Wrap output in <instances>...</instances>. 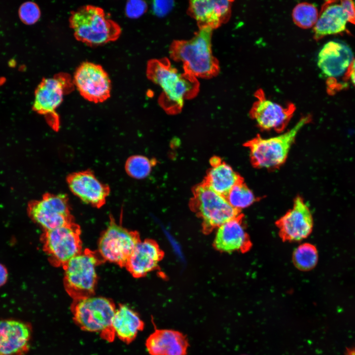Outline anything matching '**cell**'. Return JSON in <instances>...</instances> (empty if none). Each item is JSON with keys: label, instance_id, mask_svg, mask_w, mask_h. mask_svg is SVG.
<instances>
[{"label": "cell", "instance_id": "obj_1", "mask_svg": "<svg viewBox=\"0 0 355 355\" xmlns=\"http://www.w3.org/2000/svg\"><path fill=\"white\" fill-rule=\"evenodd\" d=\"M146 75L162 88L159 102L169 112L180 110L184 100L194 97L199 91L200 84L197 78L184 72L179 73L166 58L149 60Z\"/></svg>", "mask_w": 355, "mask_h": 355}, {"label": "cell", "instance_id": "obj_2", "mask_svg": "<svg viewBox=\"0 0 355 355\" xmlns=\"http://www.w3.org/2000/svg\"><path fill=\"white\" fill-rule=\"evenodd\" d=\"M213 30L202 29L189 40H175L170 46V57L181 62L185 73L195 77L210 78L219 72V63L212 50Z\"/></svg>", "mask_w": 355, "mask_h": 355}, {"label": "cell", "instance_id": "obj_3", "mask_svg": "<svg viewBox=\"0 0 355 355\" xmlns=\"http://www.w3.org/2000/svg\"><path fill=\"white\" fill-rule=\"evenodd\" d=\"M69 23L75 38L89 46L114 41L121 33L120 26L103 9L92 5L71 12Z\"/></svg>", "mask_w": 355, "mask_h": 355}, {"label": "cell", "instance_id": "obj_4", "mask_svg": "<svg viewBox=\"0 0 355 355\" xmlns=\"http://www.w3.org/2000/svg\"><path fill=\"white\" fill-rule=\"evenodd\" d=\"M310 121L309 116H304L292 128L278 135L269 138L258 135L246 142L244 146L248 150L252 166L274 169L283 165L299 133Z\"/></svg>", "mask_w": 355, "mask_h": 355}, {"label": "cell", "instance_id": "obj_5", "mask_svg": "<svg viewBox=\"0 0 355 355\" xmlns=\"http://www.w3.org/2000/svg\"><path fill=\"white\" fill-rule=\"evenodd\" d=\"M116 310L113 301L103 296L73 300L71 311L74 322L82 330L99 334L108 342L115 336L112 321Z\"/></svg>", "mask_w": 355, "mask_h": 355}, {"label": "cell", "instance_id": "obj_6", "mask_svg": "<svg viewBox=\"0 0 355 355\" xmlns=\"http://www.w3.org/2000/svg\"><path fill=\"white\" fill-rule=\"evenodd\" d=\"M105 262L97 250L86 248L63 267L64 287L73 300L94 295L98 281L96 267Z\"/></svg>", "mask_w": 355, "mask_h": 355}, {"label": "cell", "instance_id": "obj_7", "mask_svg": "<svg viewBox=\"0 0 355 355\" xmlns=\"http://www.w3.org/2000/svg\"><path fill=\"white\" fill-rule=\"evenodd\" d=\"M73 80L67 73H61L53 77L43 78L36 89L33 109L43 115L51 129L57 132L61 125L57 112L65 94L73 87Z\"/></svg>", "mask_w": 355, "mask_h": 355}, {"label": "cell", "instance_id": "obj_8", "mask_svg": "<svg viewBox=\"0 0 355 355\" xmlns=\"http://www.w3.org/2000/svg\"><path fill=\"white\" fill-rule=\"evenodd\" d=\"M80 234V227L75 222L44 231L40 240L51 265L63 267L83 251Z\"/></svg>", "mask_w": 355, "mask_h": 355}, {"label": "cell", "instance_id": "obj_9", "mask_svg": "<svg viewBox=\"0 0 355 355\" xmlns=\"http://www.w3.org/2000/svg\"><path fill=\"white\" fill-rule=\"evenodd\" d=\"M192 202L193 209L201 217L206 231L217 228L241 214L230 205L225 196L215 192L204 183L194 189Z\"/></svg>", "mask_w": 355, "mask_h": 355}, {"label": "cell", "instance_id": "obj_10", "mask_svg": "<svg viewBox=\"0 0 355 355\" xmlns=\"http://www.w3.org/2000/svg\"><path fill=\"white\" fill-rule=\"evenodd\" d=\"M27 209L29 217L44 231L74 222L65 194L45 193L41 199L30 202Z\"/></svg>", "mask_w": 355, "mask_h": 355}, {"label": "cell", "instance_id": "obj_11", "mask_svg": "<svg viewBox=\"0 0 355 355\" xmlns=\"http://www.w3.org/2000/svg\"><path fill=\"white\" fill-rule=\"evenodd\" d=\"M109 218L99 238L97 251L105 261L124 267L140 239L137 233L118 224L112 216Z\"/></svg>", "mask_w": 355, "mask_h": 355}, {"label": "cell", "instance_id": "obj_12", "mask_svg": "<svg viewBox=\"0 0 355 355\" xmlns=\"http://www.w3.org/2000/svg\"><path fill=\"white\" fill-rule=\"evenodd\" d=\"M254 95L256 100L249 114L257 126L264 131L284 132L292 117L295 106L289 103L284 106L273 102L266 98L261 89L256 91Z\"/></svg>", "mask_w": 355, "mask_h": 355}, {"label": "cell", "instance_id": "obj_13", "mask_svg": "<svg viewBox=\"0 0 355 355\" xmlns=\"http://www.w3.org/2000/svg\"><path fill=\"white\" fill-rule=\"evenodd\" d=\"M73 82L81 96L89 102L103 103L110 96L111 81L100 65L83 62L76 69Z\"/></svg>", "mask_w": 355, "mask_h": 355}, {"label": "cell", "instance_id": "obj_14", "mask_svg": "<svg viewBox=\"0 0 355 355\" xmlns=\"http://www.w3.org/2000/svg\"><path fill=\"white\" fill-rule=\"evenodd\" d=\"M281 238L284 241L297 242L309 236L313 219L308 206L300 196L296 197L293 206L276 221Z\"/></svg>", "mask_w": 355, "mask_h": 355}, {"label": "cell", "instance_id": "obj_15", "mask_svg": "<svg viewBox=\"0 0 355 355\" xmlns=\"http://www.w3.org/2000/svg\"><path fill=\"white\" fill-rule=\"evenodd\" d=\"M66 180L71 191L84 203L97 208L106 204L110 187L98 179L91 170L71 173Z\"/></svg>", "mask_w": 355, "mask_h": 355}, {"label": "cell", "instance_id": "obj_16", "mask_svg": "<svg viewBox=\"0 0 355 355\" xmlns=\"http://www.w3.org/2000/svg\"><path fill=\"white\" fill-rule=\"evenodd\" d=\"M32 336L30 323L14 319L0 320V355H24Z\"/></svg>", "mask_w": 355, "mask_h": 355}, {"label": "cell", "instance_id": "obj_17", "mask_svg": "<svg viewBox=\"0 0 355 355\" xmlns=\"http://www.w3.org/2000/svg\"><path fill=\"white\" fill-rule=\"evenodd\" d=\"M232 2L226 0H190L187 12L196 21L199 29L213 30L229 20Z\"/></svg>", "mask_w": 355, "mask_h": 355}, {"label": "cell", "instance_id": "obj_18", "mask_svg": "<svg viewBox=\"0 0 355 355\" xmlns=\"http://www.w3.org/2000/svg\"><path fill=\"white\" fill-rule=\"evenodd\" d=\"M354 61V54L350 47L339 40L326 42L320 50L317 65L322 73L328 77L342 76Z\"/></svg>", "mask_w": 355, "mask_h": 355}, {"label": "cell", "instance_id": "obj_19", "mask_svg": "<svg viewBox=\"0 0 355 355\" xmlns=\"http://www.w3.org/2000/svg\"><path fill=\"white\" fill-rule=\"evenodd\" d=\"M213 245L223 252L248 251L251 247L249 237L243 222L242 214L217 228Z\"/></svg>", "mask_w": 355, "mask_h": 355}, {"label": "cell", "instance_id": "obj_20", "mask_svg": "<svg viewBox=\"0 0 355 355\" xmlns=\"http://www.w3.org/2000/svg\"><path fill=\"white\" fill-rule=\"evenodd\" d=\"M145 346L150 355H187L189 342L178 331L157 329L146 339Z\"/></svg>", "mask_w": 355, "mask_h": 355}, {"label": "cell", "instance_id": "obj_21", "mask_svg": "<svg viewBox=\"0 0 355 355\" xmlns=\"http://www.w3.org/2000/svg\"><path fill=\"white\" fill-rule=\"evenodd\" d=\"M162 257L163 252L155 242L140 240L125 267L134 277H141L156 269Z\"/></svg>", "mask_w": 355, "mask_h": 355}, {"label": "cell", "instance_id": "obj_22", "mask_svg": "<svg viewBox=\"0 0 355 355\" xmlns=\"http://www.w3.org/2000/svg\"><path fill=\"white\" fill-rule=\"evenodd\" d=\"M350 20L348 13L340 4H328L323 8L314 27L316 39L344 31Z\"/></svg>", "mask_w": 355, "mask_h": 355}, {"label": "cell", "instance_id": "obj_23", "mask_svg": "<svg viewBox=\"0 0 355 355\" xmlns=\"http://www.w3.org/2000/svg\"><path fill=\"white\" fill-rule=\"evenodd\" d=\"M212 167L204 182L215 192L226 196L236 184L244 181L233 169L217 157L211 160Z\"/></svg>", "mask_w": 355, "mask_h": 355}, {"label": "cell", "instance_id": "obj_24", "mask_svg": "<svg viewBox=\"0 0 355 355\" xmlns=\"http://www.w3.org/2000/svg\"><path fill=\"white\" fill-rule=\"evenodd\" d=\"M112 327L115 336L128 344L143 329L144 323L136 312L126 305L119 304L113 317Z\"/></svg>", "mask_w": 355, "mask_h": 355}, {"label": "cell", "instance_id": "obj_25", "mask_svg": "<svg viewBox=\"0 0 355 355\" xmlns=\"http://www.w3.org/2000/svg\"><path fill=\"white\" fill-rule=\"evenodd\" d=\"M292 261L300 270L308 271L314 268L318 261V253L316 247L310 243L301 244L294 250Z\"/></svg>", "mask_w": 355, "mask_h": 355}, {"label": "cell", "instance_id": "obj_26", "mask_svg": "<svg viewBox=\"0 0 355 355\" xmlns=\"http://www.w3.org/2000/svg\"><path fill=\"white\" fill-rule=\"evenodd\" d=\"M225 197L230 205L240 212L256 201L254 193L244 181L233 187Z\"/></svg>", "mask_w": 355, "mask_h": 355}, {"label": "cell", "instance_id": "obj_27", "mask_svg": "<svg viewBox=\"0 0 355 355\" xmlns=\"http://www.w3.org/2000/svg\"><path fill=\"white\" fill-rule=\"evenodd\" d=\"M319 16L317 7L314 4L308 2L297 4L292 12L294 23L303 29L314 27Z\"/></svg>", "mask_w": 355, "mask_h": 355}, {"label": "cell", "instance_id": "obj_28", "mask_svg": "<svg viewBox=\"0 0 355 355\" xmlns=\"http://www.w3.org/2000/svg\"><path fill=\"white\" fill-rule=\"evenodd\" d=\"M153 162L148 158L140 155H133L128 158L125 163V170L131 177L142 179L150 173Z\"/></svg>", "mask_w": 355, "mask_h": 355}, {"label": "cell", "instance_id": "obj_29", "mask_svg": "<svg viewBox=\"0 0 355 355\" xmlns=\"http://www.w3.org/2000/svg\"><path fill=\"white\" fill-rule=\"evenodd\" d=\"M19 14L20 19L25 24L31 25L38 21L40 16V11L36 3L27 1L20 6Z\"/></svg>", "mask_w": 355, "mask_h": 355}, {"label": "cell", "instance_id": "obj_30", "mask_svg": "<svg viewBox=\"0 0 355 355\" xmlns=\"http://www.w3.org/2000/svg\"><path fill=\"white\" fill-rule=\"evenodd\" d=\"M147 5L143 0H130L126 5V15L131 18H137L142 15L146 11Z\"/></svg>", "mask_w": 355, "mask_h": 355}, {"label": "cell", "instance_id": "obj_31", "mask_svg": "<svg viewBox=\"0 0 355 355\" xmlns=\"http://www.w3.org/2000/svg\"><path fill=\"white\" fill-rule=\"evenodd\" d=\"M174 4L173 0H154L152 7L154 13L158 16H163L168 14Z\"/></svg>", "mask_w": 355, "mask_h": 355}, {"label": "cell", "instance_id": "obj_32", "mask_svg": "<svg viewBox=\"0 0 355 355\" xmlns=\"http://www.w3.org/2000/svg\"><path fill=\"white\" fill-rule=\"evenodd\" d=\"M7 271L4 266L0 263V286L3 285L7 279Z\"/></svg>", "mask_w": 355, "mask_h": 355}, {"label": "cell", "instance_id": "obj_33", "mask_svg": "<svg viewBox=\"0 0 355 355\" xmlns=\"http://www.w3.org/2000/svg\"><path fill=\"white\" fill-rule=\"evenodd\" d=\"M350 76L352 83L355 86V60H354L350 66Z\"/></svg>", "mask_w": 355, "mask_h": 355}]
</instances>
